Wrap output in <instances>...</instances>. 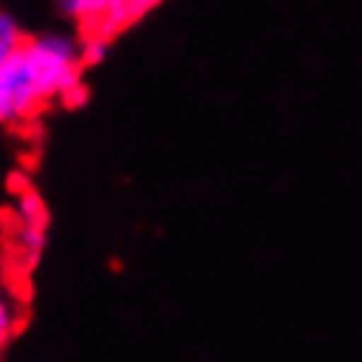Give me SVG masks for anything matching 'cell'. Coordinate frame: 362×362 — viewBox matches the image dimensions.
I'll return each instance as SVG.
<instances>
[{
    "mask_svg": "<svg viewBox=\"0 0 362 362\" xmlns=\"http://www.w3.org/2000/svg\"><path fill=\"white\" fill-rule=\"evenodd\" d=\"M83 56L62 34L25 40L0 68V123H19L52 98H65L80 86Z\"/></svg>",
    "mask_w": 362,
    "mask_h": 362,
    "instance_id": "cell-1",
    "label": "cell"
},
{
    "mask_svg": "<svg viewBox=\"0 0 362 362\" xmlns=\"http://www.w3.org/2000/svg\"><path fill=\"white\" fill-rule=\"evenodd\" d=\"M157 4H160V0H111V6H107V16H105L102 25H98L93 34L111 40L117 31L129 28L132 22H139L141 16L148 13V10H153Z\"/></svg>",
    "mask_w": 362,
    "mask_h": 362,
    "instance_id": "cell-2",
    "label": "cell"
},
{
    "mask_svg": "<svg viewBox=\"0 0 362 362\" xmlns=\"http://www.w3.org/2000/svg\"><path fill=\"white\" fill-rule=\"evenodd\" d=\"M59 6H62L65 16H71V19H77L80 25H83L86 34H93L107 16L111 0H59Z\"/></svg>",
    "mask_w": 362,
    "mask_h": 362,
    "instance_id": "cell-3",
    "label": "cell"
},
{
    "mask_svg": "<svg viewBox=\"0 0 362 362\" xmlns=\"http://www.w3.org/2000/svg\"><path fill=\"white\" fill-rule=\"evenodd\" d=\"M16 215H19V224H40V228H49V212L47 203L37 191H22L19 200H16Z\"/></svg>",
    "mask_w": 362,
    "mask_h": 362,
    "instance_id": "cell-4",
    "label": "cell"
},
{
    "mask_svg": "<svg viewBox=\"0 0 362 362\" xmlns=\"http://www.w3.org/2000/svg\"><path fill=\"white\" fill-rule=\"evenodd\" d=\"M25 40H28V37L22 34L19 22H16L10 13H0V68L10 62V56L22 47Z\"/></svg>",
    "mask_w": 362,
    "mask_h": 362,
    "instance_id": "cell-5",
    "label": "cell"
},
{
    "mask_svg": "<svg viewBox=\"0 0 362 362\" xmlns=\"http://www.w3.org/2000/svg\"><path fill=\"white\" fill-rule=\"evenodd\" d=\"M16 325H19V310L6 295H0V350L6 347V341L13 338Z\"/></svg>",
    "mask_w": 362,
    "mask_h": 362,
    "instance_id": "cell-6",
    "label": "cell"
}]
</instances>
